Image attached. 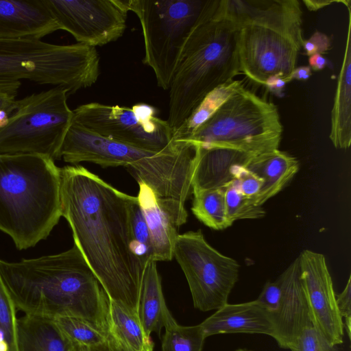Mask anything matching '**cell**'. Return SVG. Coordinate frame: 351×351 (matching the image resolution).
I'll return each mask as SVG.
<instances>
[{"instance_id":"obj_1","label":"cell","mask_w":351,"mask_h":351,"mask_svg":"<svg viewBox=\"0 0 351 351\" xmlns=\"http://www.w3.org/2000/svg\"><path fill=\"white\" fill-rule=\"evenodd\" d=\"M136 196L81 165L60 168L61 215L110 300L138 315L145 264L132 250Z\"/></svg>"},{"instance_id":"obj_2","label":"cell","mask_w":351,"mask_h":351,"mask_svg":"<svg viewBox=\"0 0 351 351\" xmlns=\"http://www.w3.org/2000/svg\"><path fill=\"white\" fill-rule=\"evenodd\" d=\"M0 277L16 310L24 315L77 317L110 335L109 298L75 244L56 254L19 262L0 260Z\"/></svg>"},{"instance_id":"obj_3","label":"cell","mask_w":351,"mask_h":351,"mask_svg":"<svg viewBox=\"0 0 351 351\" xmlns=\"http://www.w3.org/2000/svg\"><path fill=\"white\" fill-rule=\"evenodd\" d=\"M199 145L180 140L173 149L155 152L104 138L72 123L60 157L66 162H90L103 167H125L138 182L149 186L161 210L177 228L186 223L185 202L192 193V178Z\"/></svg>"},{"instance_id":"obj_4","label":"cell","mask_w":351,"mask_h":351,"mask_svg":"<svg viewBox=\"0 0 351 351\" xmlns=\"http://www.w3.org/2000/svg\"><path fill=\"white\" fill-rule=\"evenodd\" d=\"M238 40L237 24L224 0H207L169 88L167 121L173 134L208 93L241 73Z\"/></svg>"},{"instance_id":"obj_5","label":"cell","mask_w":351,"mask_h":351,"mask_svg":"<svg viewBox=\"0 0 351 351\" xmlns=\"http://www.w3.org/2000/svg\"><path fill=\"white\" fill-rule=\"evenodd\" d=\"M224 1L239 28L240 72L257 84L273 77L286 82L304 40L300 1Z\"/></svg>"},{"instance_id":"obj_6","label":"cell","mask_w":351,"mask_h":351,"mask_svg":"<svg viewBox=\"0 0 351 351\" xmlns=\"http://www.w3.org/2000/svg\"><path fill=\"white\" fill-rule=\"evenodd\" d=\"M61 215L60 168L40 155H0V230L19 250L46 239Z\"/></svg>"},{"instance_id":"obj_7","label":"cell","mask_w":351,"mask_h":351,"mask_svg":"<svg viewBox=\"0 0 351 351\" xmlns=\"http://www.w3.org/2000/svg\"><path fill=\"white\" fill-rule=\"evenodd\" d=\"M99 73L96 47L39 39H0V93L16 97L22 81L27 80L73 94L95 84Z\"/></svg>"},{"instance_id":"obj_8","label":"cell","mask_w":351,"mask_h":351,"mask_svg":"<svg viewBox=\"0 0 351 351\" xmlns=\"http://www.w3.org/2000/svg\"><path fill=\"white\" fill-rule=\"evenodd\" d=\"M282 130L276 106L243 86L186 140L257 155L278 149Z\"/></svg>"},{"instance_id":"obj_9","label":"cell","mask_w":351,"mask_h":351,"mask_svg":"<svg viewBox=\"0 0 351 351\" xmlns=\"http://www.w3.org/2000/svg\"><path fill=\"white\" fill-rule=\"evenodd\" d=\"M68 90L53 87L16 99L6 123L0 127V155L34 154L53 160L73 123Z\"/></svg>"},{"instance_id":"obj_10","label":"cell","mask_w":351,"mask_h":351,"mask_svg":"<svg viewBox=\"0 0 351 351\" xmlns=\"http://www.w3.org/2000/svg\"><path fill=\"white\" fill-rule=\"evenodd\" d=\"M143 31V63L151 67L157 85L169 90L184 46L207 0H124Z\"/></svg>"},{"instance_id":"obj_11","label":"cell","mask_w":351,"mask_h":351,"mask_svg":"<svg viewBox=\"0 0 351 351\" xmlns=\"http://www.w3.org/2000/svg\"><path fill=\"white\" fill-rule=\"evenodd\" d=\"M73 122L117 142L137 148L161 152L176 147L167 121L156 115V109L144 103L132 107L90 102L77 106Z\"/></svg>"},{"instance_id":"obj_12","label":"cell","mask_w":351,"mask_h":351,"mask_svg":"<svg viewBox=\"0 0 351 351\" xmlns=\"http://www.w3.org/2000/svg\"><path fill=\"white\" fill-rule=\"evenodd\" d=\"M173 257L186 277L195 308L216 311L228 303L239 278L240 265L235 259L212 247L200 230L178 234Z\"/></svg>"},{"instance_id":"obj_13","label":"cell","mask_w":351,"mask_h":351,"mask_svg":"<svg viewBox=\"0 0 351 351\" xmlns=\"http://www.w3.org/2000/svg\"><path fill=\"white\" fill-rule=\"evenodd\" d=\"M59 29L96 47L121 38L129 12L124 0H45Z\"/></svg>"},{"instance_id":"obj_14","label":"cell","mask_w":351,"mask_h":351,"mask_svg":"<svg viewBox=\"0 0 351 351\" xmlns=\"http://www.w3.org/2000/svg\"><path fill=\"white\" fill-rule=\"evenodd\" d=\"M298 259L300 280L316 325L332 345L342 344L343 322L324 255L304 250Z\"/></svg>"},{"instance_id":"obj_15","label":"cell","mask_w":351,"mask_h":351,"mask_svg":"<svg viewBox=\"0 0 351 351\" xmlns=\"http://www.w3.org/2000/svg\"><path fill=\"white\" fill-rule=\"evenodd\" d=\"M279 278L281 293L267 312L275 326L274 339L279 347L289 349L299 335L315 322L300 280L298 257Z\"/></svg>"},{"instance_id":"obj_16","label":"cell","mask_w":351,"mask_h":351,"mask_svg":"<svg viewBox=\"0 0 351 351\" xmlns=\"http://www.w3.org/2000/svg\"><path fill=\"white\" fill-rule=\"evenodd\" d=\"M60 30L45 0H0V39H39Z\"/></svg>"},{"instance_id":"obj_17","label":"cell","mask_w":351,"mask_h":351,"mask_svg":"<svg viewBox=\"0 0 351 351\" xmlns=\"http://www.w3.org/2000/svg\"><path fill=\"white\" fill-rule=\"evenodd\" d=\"M207 338L220 334L245 333L275 336L269 313L255 300L227 303L199 324Z\"/></svg>"},{"instance_id":"obj_18","label":"cell","mask_w":351,"mask_h":351,"mask_svg":"<svg viewBox=\"0 0 351 351\" xmlns=\"http://www.w3.org/2000/svg\"><path fill=\"white\" fill-rule=\"evenodd\" d=\"M256 156L232 149L203 148L199 145L192 178V190L225 189L234 180L236 168L240 165L247 167Z\"/></svg>"},{"instance_id":"obj_19","label":"cell","mask_w":351,"mask_h":351,"mask_svg":"<svg viewBox=\"0 0 351 351\" xmlns=\"http://www.w3.org/2000/svg\"><path fill=\"white\" fill-rule=\"evenodd\" d=\"M246 167L263 182L253 199L256 205L262 206L285 186L297 173L300 165L295 157L276 149L256 155Z\"/></svg>"},{"instance_id":"obj_20","label":"cell","mask_w":351,"mask_h":351,"mask_svg":"<svg viewBox=\"0 0 351 351\" xmlns=\"http://www.w3.org/2000/svg\"><path fill=\"white\" fill-rule=\"evenodd\" d=\"M136 196L143 213L149 232L151 261H169L173 257V249L178 236V228L160 208L155 193L143 182H138Z\"/></svg>"},{"instance_id":"obj_21","label":"cell","mask_w":351,"mask_h":351,"mask_svg":"<svg viewBox=\"0 0 351 351\" xmlns=\"http://www.w3.org/2000/svg\"><path fill=\"white\" fill-rule=\"evenodd\" d=\"M347 8V39L331 111L329 134L334 147L343 149H348L351 143V5Z\"/></svg>"},{"instance_id":"obj_22","label":"cell","mask_w":351,"mask_h":351,"mask_svg":"<svg viewBox=\"0 0 351 351\" xmlns=\"http://www.w3.org/2000/svg\"><path fill=\"white\" fill-rule=\"evenodd\" d=\"M17 351H69V341L53 319L23 315L17 319Z\"/></svg>"},{"instance_id":"obj_23","label":"cell","mask_w":351,"mask_h":351,"mask_svg":"<svg viewBox=\"0 0 351 351\" xmlns=\"http://www.w3.org/2000/svg\"><path fill=\"white\" fill-rule=\"evenodd\" d=\"M169 312L156 262L149 261L145 268L138 305V317L147 335H160Z\"/></svg>"},{"instance_id":"obj_24","label":"cell","mask_w":351,"mask_h":351,"mask_svg":"<svg viewBox=\"0 0 351 351\" xmlns=\"http://www.w3.org/2000/svg\"><path fill=\"white\" fill-rule=\"evenodd\" d=\"M109 316L110 335L122 348L127 351H154V342L145 332L138 315L110 300Z\"/></svg>"},{"instance_id":"obj_25","label":"cell","mask_w":351,"mask_h":351,"mask_svg":"<svg viewBox=\"0 0 351 351\" xmlns=\"http://www.w3.org/2000/svg\"><path fill=\"white\" fill-rule=\"evenodd\" d=\"M240 80H232L208 93L195 108L191 116L174 133L175 141L186 140L200 125L208 120L237 90L243 87Z\"/></svg>"},{"instance_id":"obj_26","label":"cell","mask_w":351,"mask_h":351,"mask_svg":"<svg viewBox=\"0 0 351 351\" xmlns=\"http://www.w3.org/2000/svg\"><path fill=\"white\" fill-rule=\"evenodd\" d=\"M191 210L195 217L208 228L224 230L232 225L226 215L225 189H195Z\"/></svg>"},{"instance_id":"obj_27","label":"cell","mask_w":351,"mask_h":351,"mask_svg":"<svg viewBox=\"0 0 351 351\" xmlns=\"http://www.w3.org/2000/svg\"><path fill=\"white\" fill-rule=\"evenodd\" d=\"M164 328L162 351H202L206 337L200 324L180 325L169 311Z\"/></svg>"},{"instance_id":"obj_28","label":"cell","mask_w":351,"mask_h":351,"mask_svg":"<svg viewBox=\"0 0 351 351\" xmlns=\"http://www.w3.org/2000/svg\"><path fill=\"white\" fill-rule=\"evenodd\" d=\"M53 320L70 342L90 347L103 343L108 337L86 320L77 317L61 316Z\"/></svg>"},{"instance_id":"obj_29","label":"cell","mask_w":351,"mask_h":351,"mask_svg":"<svg viewBox=\"0 0 351 351\" xmlns=\"http://www.w3.org/2000/svg\"><path fill=\"white\" fill-rule=\"evenodd\" d=\"M225 204L228 219L232 223L239 219L262 218L266 214L262 206L256 205L232 182L225 188Z\"/></svg>"},{"instance_id":"obj_30","label":"cell","mask_w":351,"mask_h":351,"mask_svg":"<svg viewBox=\"0 0 351 351\" xmlns=\"http://www.w3.org/2000/svg\"><path fill=\"white\" fill-rule=\"evenodd\" d=\"M17 311L0 277V351H17Z\"/></svg>"},{"instance_id":"obj_31","label":"cell","mask_w":351,"mask_h":351,"mask_svg":"<svg viewBox=\"0 0 351 351\" xmlns=\"http://www.w3.org/2000/svg\"><path fill=\"white\" fill-rule=\"evenodd\" d=\"M131 226L133 252L146 265L151 261L152 246L149 230L137 197L132 207Z\"/></svg>"},{"instance_id":"obj_32","label":"cell","mask_w":351,"mask_h":351,"mask_svg":"<svg viewBox=\"0 0 351 351\" xmlns=\"http://www.w3.org/2000/svg\"><path fill=\"white\" fill-rule=\"evenodd\" d=\"M291 351H339L332 345L315 324L306 327L294 340Z\"/></svg>"},{"instance_id":"obj_33","label":"cell","mask_w":351,"mask_h":351,"mask_svg":"<svg viewBox=\"0 0 351 351\" xmlns=\"http://www.w3.org/2000/svg\"><path fill=\"white\" fill-rule=\"evenodd\" d=\"M232 183L245 196L254 199L259 192L263 182L246 166H238L234 173Z\"/></svg>"},{"instance_id":"obj_34","label":"cell","mask_w":351,"mask_h":351,"mask_svg":"<svg viewBox=\"0 0 351 351\" xmlns=\"http://www.w3.org/2000/svg\"><path fill=\"white\" fill-rule=\"evenodd\" d=\"M336 304L338 311L345 321L343 329L350 339L351 334V276L350 275L347 284L341 293L336 294Z\"/></svg>"},{"instance_id":"obj_35","label":"cell","mask_w":351,"mask_h":351,"mask_svg":"<svg viewBox=\"0 0 351 351\" xmlns=\"http://www.w3.org/2000/svg\"><path fill=\"white\" fill-rule=\"evenodd\" d=\"M330 45V38L324 33L316 31L308 39L304 40L302 48L307 56H311L326 53Z\"/></svg>"},{"instance_id":"obj_36","label":"cell","mask_w":351,"mask_h":351,"mask_svg":"<svg viewBox=\"0 0 351 351\" xmlns=\"http://www.w3.org/2000/svg\"><path fill=\"white\" fill-rule=\"evenodd\" d=\"M69 343V351H121V347L110 335L105 342L95 346H85L75 343Z\"/></svg>"},{"instance_id":"obj_37","label":"cell","mask_w":351,"mask_h":351,"mask_svg":"<svg viewBox=\"0 0 351 351\" xmlns=\"http://www.w3.org/2000/svg\"><path fill=\"white\" fill-rule=\"evenodd\" d=\"M311 69L309 66L295 67L289 77L286 80V83L290 82L294 80H306L311 77Z\"/></svg>"},{"instance_id":"obj_38","label":"cell","mask_w":351,"mask_h":351,"mask_svg":"<svg viewBox=\"0 0 351 351\" xmlns=\"http://www.w3.org/2000/svg\"><path fill=\"white\" fill-rule=\"evenodd\" d=\"M286 84L283 79L278 77H273L266 82L265 86L269 92L280 97L282 93Z\"/></svg>"},{"instance_id":"obj_39","label":"cell","mask_w":351,"mask_h":351,"mask_svg":"<svg viewBox=\"0 0 351 351\" xmlns=\"http://www.w3.org/2000/svg\"><path fill=\"white\" fill-rule=\"evenodd\" d=\"M306 7L311 11H317L325 6L335 3H342V1L332 0H304L302 1Z\"/></svg>"},{"instance_id":"obj_40","label":"cell","mask_w":351,"mask_h":351,"mask_svg":"<svg viewBox=\"0 0 351 351\" xmlns=\"http://www.w3.org/2000/svg\"><path fill=\"white\" fill-rule=\"evenodd\" d=\"M309 66L313 71H321L325 68L328 64L327 60L320 54H315L309 56L308 58Z\"/></svg>"},{"instance_id":"obj_41","label":"cell","mask_w":351,"mask_h":351,"mask_svg":"<svg viewBox=\"0 0 351 351\" xmlns=\"http://www.w3.org/2000/svg\"><path fill=\"white\" fill-rule=\"evenodd\" d=\"M16 99L15 96L0 93V110L10 108L14 103Z\"/></svg>"},{"instance_id":"obj_42","label":"cell","mask_w":351,"mask_h":351,"mask_svg":"<svg viewBox=\"0 0 351 351\" xmlns=\"http://www.w3.org/2000/svg\"><path fill=\"white\" fill-rule=\"evenodd\" d=\"M234 351H253V350L245 349V348H239V349H237Z\"/></svg>"},{"instance_id":"obj_43","label":"cell","mask_w":351,"mask_h":351,"mask_svg":"<svg viewBox=\"0 0 351 351\" xmlns=\"http://www.w3.org/2000/svg\"><path fill=\"white\" fill-rule=\"evenodd\" d=\"M120 347H121V346H120ZM121 351H127V350H125V349L122 348L121 347Z\"/></svg>"}]
</instances>
